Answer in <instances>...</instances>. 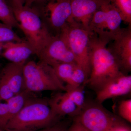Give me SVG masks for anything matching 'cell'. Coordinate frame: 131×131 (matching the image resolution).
Masks as SVG:
<instances>
[{
	"label": "cell",
	"instance_id": "obj_27",
	"mask_svg": "<svg viewBox=\"0 0 131 131\" xmlns=\"http://www.w3.org/2000/svg\"><path fill=\"white\" fill-rule=\"evenodd\" d=\"M45 0H24V6L27 7H32L36 4H40Z\"/></svg>",
	"mask_w": 131,
	"mask_h": 131
},
{
	"label": "cell",
	"instance_id": "obj_21",
	"mask_svg": "<svg viewBox=\"0 0 131 131\" xmlns=\"http://www.w3.org/2000/svg\"><path fill=\"white\" fill-rule=\"evenodd\" d=\"M12 27L0 23V43L15 41L19 42L24 40L13 30Z\"/></svg>",
	"mask_w": 131,
	"mask_h": 131
},
{
	"label": "cell",
	"instance_id": "obj_25",
	"mask_svg": "<svg viewBox=\"0 0 131 131\" xmlns=\"http://www.w3.org/2000/svg\"><path fill=\"white\" fill-rule=\"evenodd\" d=\"M109 131H131V130L129 127L120 122Z\"/></svg>",
	"mask_w": 131,
	"mask_h": 131
},
{
	"label": "cell",
	"instance_id": "obj_23",
	"mask_svg": "<svg viewBox=\"0 0 131 131\" xmlns=\"http://www.w3.org/2000/svg\"><path fill=\"white\" fill-rule=\"evenodd\" d=\"M9 119L8 106L6 102L0 101V130L5 131Z\"/></svg>",
	"mask_w": 131,
	"mask_h": 131
},
{
	"label": "cell",
	"instance_id": "obj_5",
	"mask_svg": "<svg viewBox=\"0 0 131 131\" xmlns=\"http://www.w3.org/2000/svg\"><path fill=\"white\" fill-rule=\"evenodd\" d=\"M99 1L100 6L92 17L89 29L101 40L109 43L121 31L123 20L119 13L109 0Z\"/></svg>",
	"mask_w": 131,
	"mask_h": 131
},
{
	"label": "cell",
	"instance_id": "obj_12",
	"mask_svg": "<svg viewBox=\"0 0 131 131\" xmlns=\"http://www.w3.org/2000/svg\"><path fill=\"white\" fill-rule=\"evenodd\" d=\"M131 90V76L122 73L97 91L96 99L99 103H101L110 98L127 94Z\"/></svg>",
	"mask_w": 131,
	"mask_h": 131
},
{
	"label": "cell",
	"instance_id": "obj_7",
	"mask_svg": "<svg viewBox=\"0 0 131 131\" xmlns=\"http://www.w3.org/2000/svg\"><path fill=\"white\" fill-rule=\"evenodd\" d=\"M38 5L40 9H36L50 32H54L55 35L60 34L72 19L70 0H45Z\"/></svg>",
	"mask_w": 131,
	"mask_h": 131
},
{
	"label": "cell",
	"instance_id": "obj_2",
	"mask_svg": "<svg viewBox=\"0 0 131 131\" xmlns=\"http://www.w3.org/2000/svg\"><path fill=\"white\" fill-rule=\"evenodd\" d=\"M108 43L91 32L90 43V73L87 82L97 91L108 82L123 73L116 58L107 47Z\"/></svg>",
	"mask_w": 131,
	"mask_h": 131
},
{
	"label": "cell",
	"instance_id": "obj_10",
	"mask_svg": "<svg viewBox=\"0 0 131 131\" xmlns=\"http://www.w3.org/2000/svg\"><path fill=\"white\" fill-rule=\"evenodd\" d=\"M37 56L39 61L52 67L66 63H77L74 54L60 34L52 35Z\"/></svg>",
	"mask_w": 131,
	"mask_h": 131
},
{
	"label": "cell",
	"instance_id": "obj_3",
	"mask_svg": "<svg viewBox=\"0 0 131 131\" xmlns=\"http://www.w3.org/2000/svg\"><path fill=\"white\" fill-rule=\"evenodd\" d=\"M11 7L19 28L25 34L34 54L37 56L52 35L35 7L12 5Z\"/></svg>",
	"mask_w": 131,
	"mask_h": 131
},
{
	"label": "cell",
	"instance_id": "obj_28",
	"mask_svg": "<svg viewBox=\"0 0 131 131\" xmlns=\"http://www.w3.org/2000/svg\"><path fill=\"white\" fill-rule=\"evenodd\" d=\"M12 5L16 6H22L24 5V0H12Z\"/></svg>",
	"mask_w": 131,
	"mask_h": 131
},
{
	"label": "cell",
	"instance_id": "obj_1",
	"mask_svg": "<svg viewBox=\"0 0 131 131\" xmlns=\"http://www.w3.org/2000/svg\"><path fill=\"white\" fill-rule=\"evenodd\" d=\"M61 117L53 111L49 99L33 94L8 122L5 131H34L52 126Z\"/></svg>",
	"mask_w": 131,
	"mask_h": 131
},
{
	"label": "cell",
	"instance_id": "obj_8",
	"mask_svg": "<svg viewBox=\"0 0 131 131\" xmlns=\"http://www.w3.org/2000/svg\"><path fill=\"white\" fill-rule=\"evenodd\" d=\"M75 122L80 124L87 131H109L121 122L99 106L84 107Z\"/></svg>",
	"mask_w": 131,
	"mask_h": 131
},
{
	"label": "cell",
	"instance_id": "obj_11",
	"mask_svg": "<svg viewBox=\"0 0 131 131\" xmlns=\"http://www.w3.org/2000/svg\"><path fill=\"white\" fill-rule=\"evenodd\" d=\"M108 48L116 58L121 70L130 71L131 70V25L122 28Z\"/></svg>",
	"mask_w": 131,
	"mask_h": 131
},
{
	"label": "cell",
	"instance_id": "obj_20",
	"mask_svg": "<svg viewBox=\"0 0 131 131\" xmlns=\"http://www.w3.org/2000/svg\"><path fill=\"white\" fill-rule=\"evenodd\" d=\"M83 88L81 85L74 88L66 89L64 91L67 96L75 104L80 113L86 106Z\"/></svg>",
	"mask_w": 131,
	"mask_h": 131
},
{
	"label": "cell",
	"instance_id": "obj_30",
	"mask_svg": "<svg viewBox=\"0 0 131 131\" xmlns=\"http://www.w3.org/2000/svg\"><path fill=\"white\" fill-rule=\"evenodd\" d=\"M1 54V52H0V54Z\"/></svg>",
	"mask_w": 131,
	"mask_h": 131
},
{
	"label": "cell",
	"instance_id": "obj_13",
	"mask_svg": "<svg viewBox=\"0 0 131 131\" xmlns=\"http://www.w3.org/2000/svg\"><path fill=\"white\" fill-rule=\"evenodd\" d=\"M72 19L89 30L93 15L100 6L99 0H70Z\"/></svg>",
	"mask_w": 131,
	"mask_h": 131
},
{
	"label": "cell",
	"instance_id": "obj_9",
	"mask_svg": "<svg viewBox=\"0 0 131 131\" xmlns=\"http://www.w3.org/2000/svg\"><path fill=\"white\" fill-rule=\"evenodd\" d=\"M26 62H10L0 72L1 101L6 102L24 90L23 69Z\"/></svg>",
	"mask_w": 131,
	"mask_h": 131
},
{
	"label": "cell",
	"instance_id": "obj_26",
	"mask_svg": "<svg viewBox=\"0 0 131 131\" xmlns=\"http://www.w3.org/2000/svg\"><path fill=\"white\" fill-rule=\"evenodd\" d=\"M67 131H87L82 126L76 122H75L73 125L68 128Z\"/></svg>",
	"mask_w": 131,
	"mask_h": 131
},
{
	"label": "cell",
	"instance_id": "obj_29",
	"mask_svg": "<svg viewBox=\"0 0 131 131\" xmlns=\"http://www.w3.org/2000/svg\"><path fill=\"white\" fill-rule=\"evenodd\" d=\"M0 131H3L2 130H0Z\"/></svg>",
	"mask_w": 131,
	"mask_h": 131
},
{
	"label": "cell",
	"instance_id": "obj_15",
	"mask_svg": "<svg viewBox=\"0 0 131 131\" xmlns=\"http://www.w3.org/2000/svg\"><path fill=\"white\" fill-rule=\"evenodd\" d=\"M49 100L53 111L59 117L65 115L77 116L80 114L77 107L65 92L58 93Z\"/></svg>",
	"mask_w": 131,
	"mask_h": 131
},
{
	"label": "cell",
	"instance_id": "obj_19",
	"mask_svg": "<svg viewBox=\"0 0 131 131\" xmlns=\"http://www.w3.org/2000/svg\"><path fill=\"white\" fill-rule=\"evenodd\" d=\"M88 78L84 70L77 64L70 79L65 85L66 90L80 86L84 82H87Z\"/></svg>",
	"mask_w": 131,
	"mask_h": 131
},
{
	"label": "cell",
	"instance_id": "obj_6",
	"mask_svg": "<svg viewBox=\"0 0 131 131\" xmlns=\"http://www.w3.org/2000/svg\"><path fill=\"white\" fill-rule=\"evenodd\" d=\"M91 33L89 30L72 19L59 34L74 54L78 65L84 70L89 77L90 70V43Z\"/></svg>",
	"mask_w": 131,
	"mask_h": 131
},
{
	"label": "cell",
	"instance_id": "obj_4",
	"mask_svg": "<svg viewBox=\"0 0 131 131\" xmlns=\"http://www.w3.org/2000/svg\"><path fill=\"white\" fill-rule=\"evenodd\" d=\"M23 75L24 90L30 93L66 90L65 85L58 77L52 67L40 61L26 62Z\"/></svg>",
	"mask_w": 131,
	"mask_h": 131
},
{
	"label": "cell",
	"instance_id": "obj_14",
	"mask_svg": "<svg viewBox=\"0 0 131 131\" xmlns=\"http://www.w3.org/2000/svg\"><path fill=\"white\" fill-rule=\"evenodd\" d=\"M1 54L10 62L19 63L27 62L32 55L34 54V52L27 40H23L3 43Z\"/></svg>",
	"mask_w": 131,
	"mask_h": 131
},
{
	"label": "cell",
	"instance_id": "obj_24",
	"mask_svg": "<svg viewBox=\"0 0 131 131\" xmlns=\"http://www.w3.org/2000/svg\"><path fill=\"white\" fill-rule=\"evenodd\" d=\"M68 128L60 121L52 126L34 131H67Z\"/></svg>",
	"mask_w": 131,
	"mask_h": 131
},
{
	"label": "cell",
	"instance_id": "obj_16",
	"mask_svg": "<svg viewBox=\"0 0 131 131\" xmlns=\"http://www.w3.org/2000/svg\"><path fill=\"white\" fill-rule=\"evenodd\" d=\"M33 94L26 90H23L6 101L9 110V121L21 110L27 100Z\"/></svg>",
	"mask_w": 131,
	"mask_h": 131
},
{
	"label": "cell",
	"instance_id": "obj_22",
	"mask_svg": "<svg viewBox=\"0 0 131 131\" xmlns=\"http://www.w3.org/2000/svg\"><path fill=\"white\" fill-rule=\"evenodd\" d=\"M118 113L121 117L131 123V99L124 100L120 103L118 107Z\"/></svg>",
	"mask_w": 131,
	"mask_h": 131
},
{
	"label": "cell",
	"instance_id": "obj_18",
	"mask_svg": "<svg viewBox=\"0 0 131 131\" xmlns=\"http://www.w3.org/2000/svg\"><path fill=\"white\" fill-rule=\"evenodd\" d=\"M119 13L122 20L131 25V0H109Z\"/></svg>",
	"mask_w": 131,
	"mask_h": 131
},
{
	"label": "cell",
	"instance_id": "obj_17",
	"mask_svg": "<svg viewBox=\"0 0 131 131\" xmlns=\"http://www.w3.org/2000/svg\"><path fill=\"white\" fill-rule=\"evenodd\" d=\"M0 21L12 28H19L11 6L8 5L5 0H0Z\"/></svg>",
	"mask_w": 131,
	"mask_h": 131
}]
</instances>
